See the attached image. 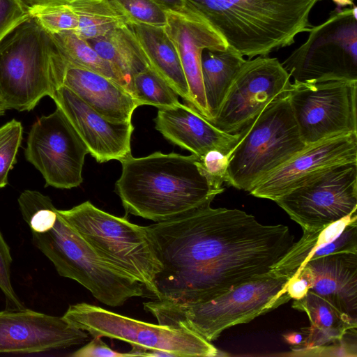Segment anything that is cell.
<instances>
[{"label": "cell", "instance_id": "cell-42", "mask_svg": "<svg viewBox=\"0 0 357 357\" xmlns=\"http://www.w3.org/2000/svg\"><path fill=\"white\" fill-rule=\"evenodd\" d=\"M6 109L7 108L0 95V116L3 115Z\"/></svg>", "mask_w": 357, "mask_h": 357}, {"label": "cell", "instance_id": "cell-28", "mask_svg": "<svg viewBox=\"0 0 357 357\" xmlns=\"http://www.w3.org/2000/svg\"><path fill=\"white\" fill-rule=\"evenodd\" d=\"M52 36L68 66L100 74L120 84L129 91V82L123 74L111 63L102 58L75 31H63Z\"/></svg>", "mask_w": 357, "mask_h": 357}, {"label": "cell", "instance_id": "cell-23", "mask_svg": "<svg viewBox=\"0 0 357 357\" xmlns=\"http://www.w3.org/2000/svg\"><path fill=\"white\" fill-rule=\"evenodd\" d=\"M292 307L305 312L310 323L305 330L307 335L301 342L304 346L303 349L337 342L357 326V321L311 291H308L304 297L295 300Z\"/></svg>", "mask_w": 357, "mask_h": 357}, {"label": "cell", "instance_id": "cell-32", "mask_svg": "<svg viewBox=\"0 0 357 357\" xmlns=\"http://www.w3.org/2000/svg\"><path fill=\"white\" fill-rule=\"evenodd\" d=\"M130 20L155 26L167 24V10L153 0H116Z\"/></svg>", "mask_w": 357, "mask_h": 357}, {"label": "cell", "instance_id": "cell-6", "mask_svg": "<svg viewBox=\"0 0 357 357\" xmlns=\"http://www.w3.org/2000/svg\"><path fill=\"white\" fill-rule=\"evenodd\" d=\"M67 66L53 36L29 17L0 42V95L7 109L30 111L52 98Z\"/></svg>", "mask_w": 357, "mask_h": 357}, {"label": "cell", "instance_id": "cell-36", "mask_svg": "<svg viewBox=\"0 0 357 357\" xmlns=\"http://www.w3.org/2000/svg\"><path fill=\"white\" fill-rule=\"evenodd\" d=\"M73 357H129L128 353H120L112 349L107 344L102 341L100 337H93V339L84 345L72 354Z\"/></svg>", "mask_w": 357, "mask_h": 357}, {"label": "cell", "instance_id": "cell-11", "mask_svg": "<svg viewBox=\"0 0 357 357\" xmlns=\"http://www.w3.org/2000/svg\"><path fill=\"white\" fill-rule=\"evenodd\" d=\"M303 231L319 229L356 212L357 162L324 169L274 201Z\"/></svg>", "mask_w": 357, "mask_h": 357}, {"label": "cell", "instance_id": "cell-40", "mask_svg": "<svg viewBox=\"0 0 357 357\" xmlns=\"http://www.w3.org/2000/svg\"><path fill=\"white\" fill-rule=\"evenodd\" d=\"M286 340L291 344H298L302 342V335L299 333L289 334L285 336Z\"/></svg>", "mask_w": 357, "mask_h": 357}, {"label": "cell", "instance_id": "cell-8", "mask_svg": "<svg viewBox=\"0 0 357 357\" xmlns=\"http://www.w3.org/2000/svg\"><path fill=\"white\" fill-rule=\"evenodd\" d=\"M238 132L228 153L225 183L247 192L306 146L289 94L271 102Z\"/></svg>", "mask_w": 357, "mask_h": 357}, {"label": "cell", "instance_id": "cell-43", "mask_svg": "<svg viewBox=\"0 0 357 357\" xmlns=\"http://www.w3.org/2000/svg\"><path fill=\"white\" fill-rule=\"evenodd\" d=\"M351 1H354V0H351Z\"/></svg>", "mask_w": 357, "mask_h": 357}, {"label": "cell", "instance_id": "cell-25", "mask_svg": "<svg viewBox=\"0 0 357 357\" xmlns=\"http://www.w3.org/2000/svg\"><path fill=\"white\" fill-rule=\"evenodd\" d=\"M86 40L102 58L123 74L130 86L135 75L149 67L127 24L103 36Z\"/></svg>", "mask_w": 357, "mask_h": 357}, {"label": "cell", "instance_id": "cell-37", "mask_svg": "<svg viewBox=\"0 0 357 357\" xmlns=\"http://www.w3.org/2000/svg\"><path fill=\"white\" fill-rule=\"evenodd\" d=\"M311 287V278L303 268H298L289 278L287 283V294L294 300L304 297Z\"/></svg>", "mask_w": 357, "mask_h": 357}, {"label": "cell", "instance_id": "cell-13", "mask_svg": "<svg viewBox=\"0 0 357 357\" xmlns=\"http://www.w3.org/2000/svg\"><path fill=\"white\" fill-rule=\"evenodd\" d=\"M291 87L290 76L278 59L258 56L245 60L210 121L223 132L238 133L271 102L288 95Z\"/></svg>", "mask_w": 357, "mask_h": 357}, {"label": "cell", "instance_id": "cell-22", "mask_svg": "<svg viewBox=\"0 0 357 357\" xmlns=\"http://www.w3.org/2000/svg\"><path fill=\"white\" fill-rule=\"evenodd\" d=\"M127 26L149 67L191 106L189 88L178 54L164 27L133 20Z\"/></svg>", "mask_w": 357, "mask_h": 357}, {"label": "cell", "instance_id": "cell-27", "mask_svg": "<svg viewBox=\"0 0 357 357\" xmlns=\"http://www.w3.org/2000/svg\"><path fill=\"white\" fill-rule=\"evenodd\" d=\"M356 220V212L319 229L303 231L301 238L294 243L270 272L276 276L290 278L305 264L314 250L337 238L349 224Z\"/></svg>", "mask_w": 357, "mask_h": 357}, {"label": "cell", "instance_id": "cell-15", "mask_svg": "<svg viewBox=\"0 0 357 357\" xmlns=\"http://www.w3.org/2000/svg\"><path fill=\"white\" fill-rule=\"evenodd\" d=\"M87 333L63 317L24 308L0 311V354H35L84 344Z\"/></svg>", "mask_w": 357, "mask_h": 357}, {"label": "cell", "instance_id": "cell-3", "mask_svg": "<svg viewBox=\"0 0 357 357\" xmlns=\"http://www.w3.org/2000/svg\"><path fill=\"white\" fill-rule=\"evenodd\" d=\"M115 191L126 213L154 222L166 221L211 204L224 189L213 187L197 156L154 152L120 162Z\"/></svg>", "mask_w": 357, "mask_h": 357}, {"label": "cell", "instance_id": "cell-41", "mask_svg": "<svg viewBox=\"0 0 357 357\" xmlns=\"http://www.w3.org/2000/svg\"><path fill=\"white\" fill-rule=\"evenodd\" d=\"M335 3L337 5L338 8H340V6H344L345 5H354L353 1L351 0H333Z\"/></svg>", "mask_w": 357, "mask_h": 357}, {"label": "cell", "instance_id": "cell-38", "mask_svg": "<svg viewBox=\"0 0 357 357\" xmlns=\"http://www.w3.org/2000/svg\"><path fill=\"white\" fill-rule=\"evenodd\" d=\"M153 1L167 11L176 12L182 14H199L188 0Z\"/></svg>", "mask_w": 357, "mask_h": 357}, {"label": "cell", "instance_id": "cell-4", "mask_svg": "<svg viewBox=\"0 0 357 357\" xmlns=\"http://www.w3.org/2000/svg\"><path fill=\"white\" fill-rule=\"evenodd\" d=\"M228 46L253 58L292 45L309 32L318 0H188Z\"/></svg>", "mask_w": 357, "mask_h": 357}, {"label": "cell", "instance_id": "cell-35", "mask_svg": "<svg viewBox=\"0 0 357 357\" xmlns=\"http://www.w3.org/2000/svg\"><path fill=\"white\" fill-rule=\"evenodd\" d=\"M30 17L23 0H0V42Z\"/></svg>", "mask_w": 357, "mask_h": 357}, {"label": "cell", "instance_id": "cell-2", "mask_svg": "<svg viewBox=\"0 0 357 357\" xmlns=\"http://www.w3.org/2000/svg\"><path fill=\"white\" fill-rule=\"evenodd\" d=\"M17 201L33 245L59 275L77 281L109 306H121L144 295V287L102 259L61 217L49 196L26 190Z\"/></svg>", "mask_w": 357, "mask_h": 357}, {"label": "cell", "instance_id": "cell-17", "mask_svg": "<svg viewBox=\"0 0 357 357\" xmlns=\"http://www.w3.org/2000/svg\"><path fill=\"white\" fill-rule=\"evenodd\" d=\"M52 99L98 162H121L132 155V121L113 122L105 119L64 86L55 91Z\"/></svg>", "mask_w": 357, "mask_h": 357}, {"label": "cell", "instance_id": "cell-9", "mask_svg": "<svg viewBox=\"0 0 357 357\" xmlns=\"http://www.w3.org/2000/svg\"><path fill=\"white\" fill-rule=\"evenodd\" d=\"M282 63L294 84L357 81V8H337Z\"/></svg>", "mask_w": 357, "mask_h": 357}, {"label": "cell", "instance_id": "cell-1", "mask_svg": "<svg viewBox=\"0 0 357 357\" xmlns=\"http://www.w3.org/2000/svg\"><path fill=\"white\" fill-rule=\"evenodd\" d=\"M147 228L162 266L155 299L178 303L207 301L266 276L294 243L287 226L211 204Z\"/></svg>", "mask_w": 357, "mask_h": 357}, {"label": "cell", "instance_id": "cell-24", "mask_svg": "<svg viewBox=\"0 0 357 357\" xmlns=\"http://www.w3.org/2000/svg\"><path fill=\"white\" fill-rule=\"evenodd\" d=\"M245 61L241 54L229 46L225 50H203L202 75L209 121L216 116L237 72Z\"/></svg>", "mask_w": 357, "mask_h": 357}, {"label": "cell", "instance_id": "cell-16", "mask_svg": "<svg viewBox=\"0 0 357 357\" xmlns=\"http://www.w3.org/2000/svg\"><path fill=\"white\" fill-rule=\"evenodd\" d=\"M357 162V134L329 137L306 146L257 182L249 193L275 201L311 175L333 165Z\"/></svg>", "mask_w": 357, "mask_h": 357}, {"label": "cell", "instance_id": "cell-44", "mask_svg": "<svg viewBox=\"0 0 357 357\" xmlns=\"http://www.w3.org/2000/svg\"><path fill=\"white\" fill-rule=\"evenodd\" d=\"M318 1H321V0H318Z\"/></svg>", "mask_w": 357, "mask_h": 357}, {"label": "cell", "instance_id": "cell-20", "mask_svg": "<svg viewBox=\"0 0 357 357\" xmlns=\"http://www.w3.org/2000/svg\"><path fill=\"white\" fill-rule=\"evenodd\" d=\"M311 291L357 321V253L337 252L307 261Z\"/></svg>", "mask_w": 357, "mask_h": 357}, {"label": "cell", "instance_id": "cell-30", "mask_svg": "<svg viewBox=\"0 0 357 357\" xmlns=\"http://www.w3.org/2000/svg\"><path fill=\"white\" fill-rule=\"evenodd\" d=\"M29 13L52 35L63 31H75L78 27V17L68 4L29 7Z\"/></svg>", "mask_w": 357, "mask_h": 357}, {"label": "cell", "instance_id": "cell-33", "mask_svg": "<svg viewBox=\"0 0 357 357\" xmlns=\"http://www.w3.org/2000/svg\"><path fill=\"white\" fill-rule=\"evenodd\" d=\"M228 153L218 149H212L201 157H197V165L210 183L218 189H224L222 183H225L229 161Z\"/></svg>", "mask_w": 357, "mask_h": 357}, {"label": "cell", "instance_id": "cell-14", "mask_svg": "<svg viewBox=\"0 0 357 357\" xmlns=\"http://www.w3.org/2000/svg\"><path fill=\"white\" fill-rule=\"evenodd\" d=\"M88 153L86 145L59 107L33 124L24 151L26 160L43 175L45 187L60 189L80 185Z\"/></svg>", "mask_w": 357, "mask_h": 357}, {"label": "cell", "instance_id": "cell-21", "mask_svg": "<svg viewBox=\"0 0 357 357\" xmlns=\"http://www.w3.org/2000/svg\"><path fill=\"white\" fill-rule=\"evenodd\" d=\"M62 86L113 122H130L135 109L139 107L125 87L88 70L68 66Z\"/></svg>", "mask_w": 357, "mask_h": 357}, {"label": "cell", "instance_id": "cell-18", "mask_svg": "<svg viewBox=\"0 0 357 357\" xmlns=\"http://www.w3.org/2000/svg\"><path fill=\"white\" fill-rule=\"evenodd\" d=\"M165 33L178 54L188 85L191 106L210 120L202 75L204 50H225L228 45L217 30L201 15L167 11Z\"/></svg>", "mask_w": 357, "mask_h": 357}, {"label": "cell", "instance_id": "cell-7", "mask_svg": "<svg viewBox=\"0 0 357 357\" xmlns=\"http://www.w3.org/2000/svg\"><path fill=\"white\" fill-rule=\"evenodd\" d=\"M58 212L102 259L156 298L155 280L162 266L147 226L109 214L89 201Z\"/></svg>", "mask_w": 357, "mask_h": 357}, {"label": "cell", "instance_id": "cell-31", "mask_svg": "<svg viewBox=\"0 0 357 357\" xmlns=\"http://www.w3.org/2000/svg\"><path fill=\"white\" fill-rule=\"evenodd\" d=\"M22 133V123L15 119L0 127V188L8 184V172L16 163Z\"/></svg>", "mask_w": 357, "mask_h": 357}, {"label": "cell", "instance_id": "cell-34", "mask_svg": "<svg viewBox=\"0 0 357 357\" xmlns=\"http://www.w3.org/2000/svg\"><path fill=\"white\" fill-rule=\"evenodd\" d=\"M13 259L10 249L0 231V289L5 296L8 309L25 308L15 293L11 282V264Z\"/></svg>", "mask_w": 357, "mask_h": 357}, {"label": "cell", "instance_id": "cell-10", "mask_svg": "<svg viewBox=\"0 0 357 357\" xmlns=\"http://www.w3.org/2000/svg\"><path fill=\"white\" fill-rule=\"evenodd\" d=\"M62 317L93 337L116 339L148 350H163L176 357L219 356V350L211 342L190 331L139 321L86 303L70 305Z\"/></svg>", "mask_w": 357, "mask_h": 357}, {"label": "cell", "instance_id": "cell-12", "mask_svg": "<svg viewBox=\"0 0 357 357\" xmlns=\"http://www.w3.org/2000/svg\"><path fill=\"white\" fill-rule=\"evenodd\" d=\"M291 84L290 105L306 145L335 136L357 134V81Z\"/></svg>", "mask_w": 357, "mask_h": 357}, {"label": "cell", "instance_id": "cell-26", "mask_svg": "<svg viewBox=\"0 0 357 357\" xmlns=\"http://www.w3.org/2000/svg\"><path fill=\"white\" fill-rule=\"evenodd\" d=\"M68 5L78 17L75 31L85 40L103 36L130 21L116 0H75Z\"/></svg>", "mask_w": 357, "mask_h": 357}, {"label": "cell", "instance_id": "cell-39", "mask_svg": "<svg viewBox=\"0 0 357 357\" xmlns=\"http://www.w3.org/2000/svg\"><path fill=\"white\" fill-rule=\"evenodd\" d=\"M28 8L33 6L68 4L75 0H23Z\"/></svg>", "mask_w": 357, "mask_h": 357}, {"label": "cell", "instance_id": "cell-19", "mask_svg": "<svg viewBox=\"0 0 357 357\" xmlns=\"http://www.w3.org/2000/svg\"><path fill=\"white\" fill-rule=\"evenodd\" d=\"M154 122L167 140L198 158L212 149L228 153L240 137L239 132L222 131L192 106L180 102L158 109Z\"/></svg>", "mask_w": 357, "mask_h": 357}, {"label": "cell", "instance_id": "cell-5", "mask_svg": "<svg viewBox=\"0 0 357 357\" xmlns=\"http://www.w3.org/2000/svg\"><path fill=\"white\" fill-rule=\"evenodd\" d=\"M289 278L271 272L211 300L178 303L154 299L144 303L158 324L193 332L211 342L233 326L248 323L288 302Z\"/></svg>", "mask_w": 357, "mask_h": 357}, {"label": "cell", "instance_id": "cell-29", "mask_svg": "<svg viewBox=\"0 0 357 357\" xmlns=\"http://www.w3.org/2000/svg\"><path fill=\"white\" fill-rule=\"evenodd\" d=\"M130 93L139 106L152 105L160 109L179 103L178 95L150 67L132 77Z\"/></svg>", "mask_w": 357, "mask_h": 357}]
</instances>
